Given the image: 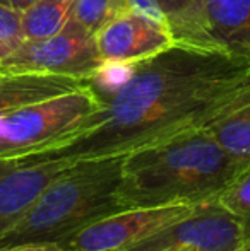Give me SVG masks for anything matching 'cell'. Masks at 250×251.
Instances as JSON below:
<instances>
[{
  "mask_svg": "<svg viewBox=\"0 0 250 251\" xmlns=\"http://www.w3.org/2000/svg\"><path fill=\"white\" fill-rule=\"evenodd\" d=\"M124 155L72 161L40 193L29 210L0 238V248L60 245L86 226L122 212L118 188Z\"/></svg>",
  "mask_w": 250,
  "mask_h": 251,
  "instance_id": "obj_3",
  "label": "cell"
},
{
  "mask_svg": "<svg viewBox=\"0 0 250 251\" xmlns=\"http://www.w3.org/2000/svg\"><path fill=\"white\" fill-rule=\"evenodd\" d=\"M72 161H29L0 157V238L29 210L40 193L62 175Z\"/></svg>",
  "mask_w": 250,
  "mask_h": 251,
  "instance_id": "obj_8",
  "label": "cell"
},
{
  "mask_svg": "<svg viewBox=\"0 0 250 251\" xmlns=\"http://www.w3.org/2000/svg\"><path fill=\"white\" fill-rule=\"evenodd\" d=\"M23 41L24 34L23 26H21V14L0 5V43L16 48Z\"/></svg>",
  "mask_w": 250,
  "mask_h": 251,
  "instance_id": "obj_17",
  "label": "cell"
},
{
  "mask_svg": "<svg viewBox=\"0 0 250 251\" xmlns=\"http://www.w3.org/2000/svg\"><path fill=\"white\" fill-rule=\"evenodd\" d=\"M204 128L228 154L250 166V93L213 118Z\"/></svg>",
  "mask_w": 250,
  "mask_h": 251,
  "instance_id": "obj_12",
  "label": "cell"
},
{
  "mask_svg": "<svg viewBox=\"0 0 250 251\" xmlns=\"http://www.w3.org/2000/svg\"><path fill=\"white\" fill-rule=\"evenodd\" d=\"M206 17L214 47L250 53V0H206Z\"/></svg>",
  "mask_w": 250,
  "mask_h": 251,
  "instance_id": "obj_11",
  "label": "cell"
},
{
  "mask_svg": "<svg viewBox=\"0 0 250 251\" xmlns=\"http://www.w3.org/2000/svg\"><path fill=\"white\" fill-rule=\"evenodd\" d=\"M14 48H10L9 45H5V43H0V62H2L3 58H5L7 55H9L10 51H12Z\"/></svg>",
  "mask_w": 250,
  "mask_h": 251,
  "instance_id": "obj_21",
  "label": "cell"
},
{
  "mask_svg": "<svg viewBox=\"0 0 250 251\" xmlns=\"http://www.w3.org/2000/svg\"><path fill=\"white\" fill-rule=\"evenodd\" d=\"M0 251H69L62 248L60 245H19L9 246V248H0Z\"/></svg>",
  "mask_w": 250,
  "mask_h": 251,
  "instance_id": "obj_19",
  "label": "cell"
},
{
  "mask_svg": "<svg viewBox=\"0 0 250 251\" xmlns=\"http://www.w3.org/2000/svg\"><path fill=\"white\" fill-rule=\"evenodd\" d=\"M247 236L240 222L216 200L200 203L149 238L120 251H244Z\"/></svg>",
  "mask_w": 250,
  "mask_h": 251,
  "instance_id": "obj_6",
  "label": "cell"
},
{
  "mask_svg": "<svg viewBox=\"0 0 250 251\" xmlns=\"http://www.w3.org/2000/svg\"><path fill=\"white\" fill-rule=\"evenodd\" d=\"M175 41L214 47L209 40L206 0H158Z\"/></svg>",
  "mask_w": 250,
  "mask_h": 251,
  "instance_id": "obj_13",
  "label": "cell"
},
{
  "mask_svg": "<svg viewBox=\"0 0 250 251\" xmlns=\"http://www.w3.org/2000/svg\"><path fill=\"white\" fill-rule=\"evenodd\" d=\"M199 205L122 210L83 227L76 234L63 239L60 246L69 251H120L192 214Z\"/></svg>",
  "mask_w": 250,
  "mask_h": 251,
  "instance_id": "obj_7",
  "label": "cell"
},
{
  "mask_svg": "<svg viewBox=\"0 0 250 251\" xmlns=\"http://www.w3.org/2000/svg\"><path fill=\"white\" fill-rule=\"evenodd\" d=\"M76 0H40L21 14L24 40H41L58 33L70 17Z\"/></svg>",
  "mask_w": 250,
  "mask_h": 251,
  "instance_id": "obj_14",
  "label": "cell"
},
{
  "mask_svg": "<svg viewBox=\"0 0 250 251\" xmlns=\"http://www.w3.org/2000/svg\"><path fill=\"white\" fill-rule=\"evenodd\" d=\"M105 67L94 34L67 21L52 36L24 40L0 62V74H60L93 80Z\"/></svg>",
  "mask_w": 250,
  "mask_h": 251,
  "instance_id": "obj_5",
  "label": "cell"
},
{
  "mask_svg": "<svg viewBox=\"0 0 250 251\" xmlns=\"http://www.w3.org/2000/svg\"><path fill=\"white\" fill-rule=\"evenodd\" d=\"M103 101L93 84L74 93L0 115V157H19L43 149L76 128Z\"/></svg>",
  "mask_w": 250,
  "mask_h": 251,
  "instance_id": "obj_4",
  "label": "cell"
},
{
  "mask_svg": "<svg viewBox=\"0 0 250 251\" xmlns=\"http://www.w3.org/2000/svg\"><path fill=\"white\" fill-rule=\"evenodd\" d=\"M214 200L240 222L245 236L250 238V166L244 169Z\"/></svg>",
  "mask_w": 250,
  "mask_h": 251,
  "instance_id": "obj_16",
  "label": "cell"
},
{
  "mask_svg": "<svg viewBox=\"0 0 250 251\" xmlns=\"http://www.w3.org/2000/svg\"><path fill=\"white\" fill-rule=\"evenodd\" d=\"M94 40L105 65L115 67L151 58L175 43L170 31L130 10L105 24Z\"/></svg>",
  "mask_w": 250,
  "mask_h": 251,
  "instance_id": "obj_9",
  "label": "cell"
},
{
  "mask_svg": "<svg viewBox=\"0 0 250 251\" xmlns=\"http://www.w3.org/2000/svg\"><path fill=\"white\" fill-rule=\"evenodd\" d=\"M127 5H129L130 12L137 14V16H140V17H144V19L161 26L163 29L170 31L167 14L163 12V9H161L158 0H127Z\"/></svg>",
  "mask_w": 250,
  "mask_h": 251,
  "instance_id": "obj_18",
  "label": "cell"
},
{
  "mask_svg": "<svg viewBox=\"0 0 250 251\" xmlns=\"http://www.w3.org/2000/svg\"><path fill=\"white\" fill-rule=\"evenodd\" d=\"M244 251H250V238H247V245H245V250Z\"/></svg>",
  "mask_w": 250,
  "mask_h": 251,
  "instance_id": "obj_22",
  "label": "cell"
},
{
  "mask_svg": "<svg viewBox=\"0 0 250 251\" xmlns=\"http://www.w3.org/2000/svg\"><path fill=\"white\" fill-rule=\"evenodd\" d=\"M129 10L127 0H76L69 23L89 34H96L105 24Z\"/></svg>",
  "mask_w": 250,
  "mask_h": 251,
  "instance_id": "obj_15",
  "label": "cell"
},
{
  "mask_svg": "<svg viewBox=\"0 0 250 251\" xmlns=\"http://www.w3.org/2000/svg\"><path fill=\"white\" fill-rule=\"evenodd\" d=\"M244 169L204 126L194 128L124 155L118 200L124 210L204 203Z\"/></svg>",
  "mask_w": 250,
  "mask_h": 251,
  "instance_id": "obj_2",
  "label": "cell"
},
{
  "mask_svg": "<svg viewBox=\"0 0 250 251\" xmlns=\"http://www.w3.org/2000/svg\"><path fill=\"white\" fill-rule=\"evenodd\" d=\"M36 2H40V0H0V5L7 7V9L14 10V12H26L29 7H33Z\"/></svg>",
  "mask_w": 250,
  "mask_h": 251,
  "instance_id": "obj_20",
  "label": "cell"
},
{
  "mask_svg": "<svg viewBox=\"0 0 250 251\" xmlns=\"http://www.w3.org/2000/svg\"><path fill=\"white\" fill-rule=\"evenodd\" d=\"M100 109L43 149L19 159L84 161L127 155L202 128L250 93V53L175 41L151 58L124 65Z\"/></svg>",
  "mask_w": 250,
  "mask_h": 251,
  "instance_id": "obj_1",
  "label": "cell"
},
{
  "mask_svg": "<svg viewBox=\"0 0 250 251\" xmlns=\"http://www.w3.org/2000/svg\"><path fill=\"white\" fill-rule=\"evenodd\" d=\"M87 84L91 80L60 74H0V115L74 93Z\"/></svg>",
  "mask_w": 250,
  "mask_h": 251,
  "instance_id": "obj_10",
  "label": "cell"
}]
</instances>
